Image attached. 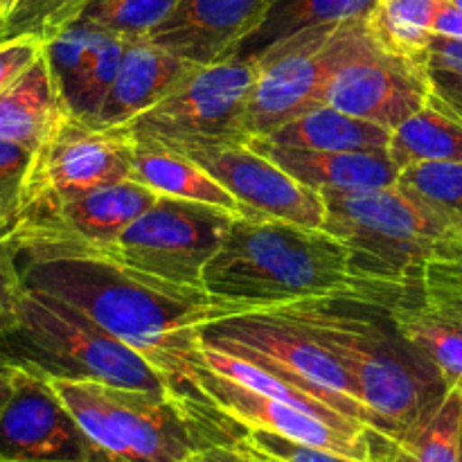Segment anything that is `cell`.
I'll return each mask as SVG.
<instances>
[{
	"label": "cell",
	"mask_w": 462,
	"mask_h": 462,
	"mask_svg": "<svg viewBox=\"0 0 462 462\" xmlns=\"http://www.w3.org/2000/svg\"><path fill=\"white\" fill-rule=\"evenodd\" d=\"M0 460L116 462L90 440L43 374L18 365L0 413Z\"/></svg>",
	"instance_id": "obj_14"
},
{
	"label": "cell",
	"mask_w": 462,
	"mask_h": 462,
	"mask_svg": "<svg viewBox=\"0 0 462 462\" xmlns=\"http://www.w3.org/2000/svg\"><path fill=\"white\" fill-rule=\"evenodd\" d=\"M201 341L296 383L343 418L383 436L377 418L361 400L355 379L337 356L314 337L271 311H253L210 325L203 329Z\"/></svg>",
	"instance_id": "obj_7"
},
{
	"label": "cell",
	"mask_w": 462,
	"mask_h": 462,
	"mask_svg": "<svg viewBox=\"0 0 462 462\" xmlns=\"http://www.w3.org/2000/svg\"><path fill=\"white\" fill-rule=\"evenodd\" d=\"M269 311L300 328L337 356L391 440L427 422L451 393L436 365L397 332L386 310L298 302Z\"/></svg>",
	"instance_id": "obj_3"
},
{
	"label": "cell",
	"mask_w": 462,
	"mask_h": 462,
	"mask_svg": "<svg viewBox=\"0 0 462 462\" xmlns=\"http://www.w3.org/2000/svg\"><path fill=\"white\" fill-rule=\"evenodd\" d=\"M194 68H199L197 63L170 52L152 39L126 41L116 84L104 99L95 125H126L167 97Z\"/></svg>",
	"instance_id": "obj_21"
},
{
	"label": "cell",
	"mask_w": 462,
	"mask_h": 462,
	"mask_svg": "<svg viewBox=\"0 0 462 462\" xmlns=\"http://www.w3.org/2000/svg\"><path fill=\"white\" fill-rule=\"evenodd\" d=\"M393 162H462V120L429 97V104L393 129L388 144Z\"/></svg>",
	"instance_id": "obj_26"
},
{
	"label": "cell",
	"mask_w": 462,
	"mask_h": 462,
	"mask_svg": "<svg viewBox=\"0 0 462 462\" xmlns=\"http://www.w3.org/2000/svg\"><path fill=\"white\" fill-rule=\"evenodd\" d=\"M23 284L57 296L149 361L176 397L206 404L197 393L201 334L233 316L260 311L140 273L99 253L66 244H9Z\"/></svg>",
	"instance_id": "obj_1"
},
{
	"label": "cell",
	"mask_w": 462,
	"mask_h": 462,
	"mask_svg": "<svg viewBox=\"0 0 462 462\" xmlns=\"http://www.w3.org/2000/svg\"><path fill=\"white\" fill-rule=\"evenodd\" d=\"M365 18L314 27L253 54L257 77L248 99L251 138L271 135L302 113L323 106L329 77L365 30Z\"/></svg>",
	"instance_id": "obj_9"
},
{
	"label": "cell",
	"mask_w": 462,
	"mask_h": 462,
	"mask_svg": "<svg viewBox=\"0 0 462 462\" xmlns=\"http://www.w3.org/2000/svg\"><path fill=\"white\" fill-rule=\"evenodd\" d=\"M233 427L235 424L226 418L224 429H221V440L217 442V445L224 447V454H226V458H228V462H275V460H271L269 456L260 454V451H255V449H251L248 445H244V442L235 436Z\"/></svg>",
	"instance_id": "obj_39"
},
{
	"label": "cell",
	"mask_w": 462,
	"mask_h": 462,
	"mask_svg": "<svg viewBox=\"0 0 462 462\" xmlns=\"http://www.w3.org/2000/svg\"><path fill=\"white\" fill-rule=\"evenodd\" d=\"M32 156V149L0 140V237H7L21 215Z\"/></svg>",
	"instance_id": "obj_33"
},
{
	"label": "cell",
	"mask_w": 462,
	"mask_h": 462,
	"mask_svg": "<svg viewBox=\"0 0 462 462\" xmlns=\"http://www.w3.org/2000/svg\"><path fill=\"white\" fill-rule=\"evenodd\" d=\"M427 66L433 70L462 72V39H449V36H433L429 45Z\"/></svg>",
	"instance_id": "obj_38"
},
{
	"label": "cell",
	"mask_w": 462,
	"mask_h": 462,
	"mask_svg": "<svg viewBox=\"0 0 462 462\" xmlns=\"http://www.w3.org/2000/svg\"><path fill=\"white\" fill-rule=\"evenodd\" d=\"M397 332L462 393V284H436L388 311Z\"/></svg>",
	"instance_id": "obj_20"
},
{
	"label": "cell",
	"mask_w": 462,
	"mask_h": 462,
	"mask_svg": "<svg viewBox=\"0 0 462 462\" xmlns=\"http://www.w3.org/2000/svg\"><path fill=\"white\" fill-rule=\"evenodd\" d=\"M176 5L179 0H90L81 18L125 41L149 39Z\"/></svg>",
	"instance_id": "obj_31"
},
{
	"label": "cell",
	"mask_w": 462,
	"mask_h": 462,
	"mask_svg": "<svg viewBox=\"0 0 462 462\" xmlns=\"http://www.w3.org/2000/svg\"><path fill=\"white\" fill-rule=\"evenodd\" d=\"M436 34L449 36V39H462V9L451 3L442 5L436 18Z\"/></svg>",
	"instance_id": "obj_40"
},
{
	"label": "cell",
	"mask_w": 462,
	"mask_h": 462,
	"mask_svg": "<svg viewBox=\"0 0 462 462\" xmlns=\"http://www.w3.org/2000/svg\"><path fill=\"white\" fill-rule=\"evenodd\" d=\"M391 135L393 131L386 126L323 104L264 138L314 152H388Z\"/></svg>",
	"instance_id": "obj_24"
},
{
	"label": "cell",
	"mask_w": 462,
	"mask_h": 462,
	"mask_svg": "<svg viewBox=\"0 0 462 462\" xmlns=\"http://www.w3.org/2000/svg\"><path fill=\"white\" fill-rule=\"evenodd\" d=\"M48 382L90 440L116 462H189L210 445L192 404L174 395L97 382Z\"/></svg>",
	"instance_id": "obj_6"
},
{
	"label": "cell",
	"mask_w": 462,
	"mask_h": 462,
	"mask_svg": "<svg viewBox=\"0 0 462 462\" xmlns=\"http://www.w3.org/2000/svg\"><path fill=\"white\" fill-rule=\"evenodd\" d=\"M23 289L25 284H23L21 269H18L16 253L9 246L7 239L0 237V338L12 332V328L16 325Z\"/></svg>",
	"instance_id": "obj_35"
},
{
	"label": "cell",
	"mask_w": 462,
	"mask_h": 462,
	"mask_svg": "<svg viewBox=\"0 0 462 462\" xmlns=\"http://www.w3.org/2000/svg\"><path fill=\"white\" fill-rule=\"evenodd\" d=\"M45 52V43L34 36L0 41V93L21 79Z\"/></svg>",
	"instance_id": "obj_36"
},
{
	"label": "cell",
	"mask_w": 462,
	"mask_h": 462,
	"mask_svg": "<svg viewBox=\"0 0 462 462\" xmlns=\"http://www.w3.org/2000/svg\"><path fill=\"white\" fill-rule=\"evenodd\" d=\"M239 217L203 203L158 197L120 237L102 248H86L140 273L203 287V271L224 244Z\"/></svg>",
	"instance_id": "obj_11"
},
{
	"label": "cell",
	"mask_w": 462,
	"mask_h": 462,
	"mask_svg": "<svg viewBox=\"0 0 462 462\" xmlns=\"http://www.w3.org/2000/svg\"><path fill=\"white\" fill-rule=\"evenodd\" d=\"M395 185L462 226V162H413L400 171Z\"/></svg>",
	"instance_id": "obj_30"
},
{
	"label": "cell",
	"mask_w": 462,
	"mask_h": 462,
	"mask_svg": "<svg viewBox=\"0 0 462 462\" xmlns=\"http://www.w3.org/2000/svg\"><path fill=\"white\" fill-rule=\"evenodd\" d=\"M462 436V393L451 391L424 424L397 440L377 438L374 462H458Z\"/></svg>",
	"instance_id": "obj_27"
},
{
	"label": "cell",
	"mask_w": 462,
	"mask_h": 462,
	"mask_svg": "<svg viewBox=\"0 0 462 462\" xmlns=\"http://www.w3.org/2000/svg\"><path fill=\"white\" fill-rule=\"evenodd\" d=\"M156 201L158 194L147 185L125 179L18 221L5 239L9 244L43 242L102 248L120 237Z\"/></svg>",
	"instance_id": "obj_16"
},
{
	"label": "cell",
	"mask_w": 462,
	"mask_h": 462,
	"mask_svg": "<svg viewBox=\"0 0 462 462\" xmlns=\"http://www.w3.org/2000/svg\"><path fill=\"white\" fill-rule=\"evenodd\" d=\"M248 144L319 194L373 192L391 188L400 176V167L388 152H314L269 138H251Z\"/></svg>",
	"instance_id": "obj_19"
},
{
	"label": "cell",
	"mask_w": 462,
	"mask_h": 462,
	"mask_svg": "<svg viewBox=\"0 0 462 462\" xmlns=\"http://www.w3.org/2000/svg\"><path fill=\"white\" fill-rule=\"evenodd\" d=\"M0 462H3V460H0Z\"/></svg>",
	"instance_id": "obj_47"
},
{
	"label": "cell",
	"mask_w": 462,
	"mask_h": 462,
	"mask_svg": "<svg viewBox=\"0 0 462 462\" xmlns=\"http://www.w3.org/2000/svg\"><path fill=\"white\" fill-rule=\"evenodd\" d=\"M131 179L147 185L158 197L203 203L235 217H244L237 199L224 185L217 183L199 162L176 149L153 143H135Z\"/></svg>",
	"instance_id": "obj_22"
},
{
	"label": "cell",
	"mask_w": 462,
	"mask_h": 462,
	"mask_svg": "<svg viewBox=\"0 0 462 462\" xmlns=\"http://www.w3.org/2000/svg\"><path fill=\"white\" fill-rule=\"evenodd\" d=\"M189 462H228L224 454V447L217 445V442H212V445H208L206 449L199 451L197 456H194Z\"/></svg>",
	"instance_id": "obj_42"
},
{
	"label": "cell",
	"mask_w": 462,
	"mask_h": 462,
	"mask_svg": "<svg viewBox=\"0 0 462 462\" xmlns=\"http://www.w3.org/2000/svg\"><path fill=\"white\" fill-rule=\"evenodd\" d=\"M194 386L206 406L215 409L217 413L228 418L237 427L278 433L289 440L334 451V454L347 456V458L359 462H374V440L383 438L370 431L334 427V424L305 413L296 406L248 391V388L221 377L215 370L206 368L203 364Z\"/></svg>",
	"instance_id": "obj_15"
},
{
	"label": "cell",
	"mask_w": 462,
	"mask_h": 462,
	"mask_svg": "<svg viewBox=\"0 0 462 462\" xmlns=\"http://www.w3.org/2000/svg\"><path fill=\"white\" fill-rule=\"evenodd\" d=\"M134 144L125 126H99L63 108L34 149L16 224L104 185L131 179Z\"/></svg>",
	"instance_id": "obj_10"
},
{
	"label": "cell",
	"mask_w": 462,
	"mask_h": 462,
	"mask_svg": "<svg viewBox=\"0 0 462 462\" xmlns=\"http://www.w3.org/2000/svg\"><path fill=\"white\" fill-rule=\"evenodd\" d=\"M224 185L244 210V219H273L302 228H325L323 194L298 183L278 162L248 143L192 144L176 149Z\"/></svg>",
	"instance_id": "obj_13"
},
{
	"label": "cell",
	"mask_w": 462,
	"mask_h": 462,
	"mask_svg": "<svg viewBox=\"0 0 462 462\" xmlns=\"http://www.w3.org/2000/svg\"><path fill=\"white\" fill-rule=\"evenodd\" d=\"M63 108L66 106L43 52L21 79L0 93V140L34 152Z\"/></svg>",
	"instance_id": "obj_23"
},
{
	"label": "cell",
	"mask_w": 462,
	"mask_h": 462,
	"mask_svg": "<svg viewBox=\"0 0 462 462\" xmlns=\"http://www.w3.org/2000/svg\"><path fill=\"white\" fill-rule=\"evenodd\" d=\"M14 379H16V365L0 356V413H3L5 404L12 397Z\"/></svg>",
	"instance_id": "obj_41"
},
{
	"label": "cell",
	"mask_w": 462,
	"mask_h": 462,
	"mask_svg": "<svg viewBox=\"0 0 462 462\" xmlns=\"http://www.w3.org/2000/svg\"><path fill=\"white\" fill-rule=\"evenodd\" d=\"M0 356L48 379L97 382L176 397L167 379L144 356L84 311L39 289H23L18 320L0 338Z\"/></svg>",
	"instance_id": "obj_5"
},
{
	"label": "cell",
	"mask_w": 462,
	"mask_h": 462,
	"mask_svg": "<svg viewBox=\"0 0 462 462\" xmlns=\"http://www.w3.org/2000/svg\"><path fill=\"white\" fill-rule=\"evenodd\" d=\"M18 0H0V30H3L5 21L9 18V14L14 12V7H16Z\"/></svg>",
	"instance_id": "obj_43"
},
{
	"label": "cell",
	"mask_w": 462,
	"mask_h": 462,
	"mask_svg": "<svg viewBox=\"0 0 462 462\" xmlns=\"http://www.w3.org/2000/svg\"><path fill=\"white\" fill-rule=\"evenodd\" d=\"M257 77L255 57L199 66L156 106L122 125L134 143L170 149L248 143V99Z\"/></svg>",
	"instance_id": "obj_8"
},
{
	"label": "cell",
	"mask_w": 462,
	"mask_h": 462,
	"mask_svg": "<svg viewBox=\"0 0 462 462\" xmlns=\"http://www.w3.org/2000/svg\"><path fill=\"white\" fill-rule=\"evenodd\" d=\"M429 97V68L379 48L368 25L325 88L328 106L391 131L427 106Z\"/></svg>",
	"instance_id": "obj_12"
},
{
	"label": "cell",
	"mask_w": 462,
	"mask_h": 462,
	"mask_svg": "<svg viewBox=\"0 0 462 462\" xmlns=\"http://www.w3.org/2000/svg\"><path fill=\"white\" fill-rule=\"evenodd\" d=\"M325 230L374 273L415 287L462 284V226L397 185L361 194H323Z\"/></svg>",
	"instance_id": "obj_4"
},
{
	"label": "cell",
	"mask_w": 462,
	"mask_h": 462,
	"mask_svg": "<svg viewBox=\"0 0 462 462\" xmlns=\"http://www.w3.org/2000/svg\"><path fill=\"white\" fill-rule=\"evenodd\" d=\"M201 364L206 365V368L219 373L221 377H226V379H230V382L239 383V386L248 388V391H255V393H260V395L273 397V400L284 402V404L296 406V409L316 415V418L325 420V422L334 424V427L368 431V429L361 427V424L343 418L338 411H334L332 406L325 404L323 400H319V397H314L311 393L298 388L296 383L287 382V379L278 377V374L269 373V370L260 368V365L251 364V361L239 359V356L228 355V352L217 350V347H212V346H206L203 341H201Z\"/></svg>",
	"instance_id": "obj_28"
},
{
	"label": "cell",
	"mask_w": 462,
	"mask_h": 462,
	"mask_svg": "<svg viewBox=\"0 0 462 462\" xmlns=\"http://www.w3.org/2000/svg\"><path fill=\"white\" fill-rule=\"evenodd\" d=\"M0 41H3V32H0Z\"/></svg>",
	"instance_id": "obj_46"
},
{
	"label": "cell",
	"mask_w": 462,
	"mask_h": 462,
	"mask_svg": "<svg viewBox=\"0 0 462 462\" xmlns=\"http://www.w3.org/2000/svg\"><path fill=\"white\" fill-rule=\"evenodd\" d=\"M374 3L377 0H275L264 25L242 48V57H253L278 41L314 27L365 18Z\"/></svg>",
	"instance_id": "obj_29"
},
{
	"label": "cell",
	"mask_w": 462,
	"mask_h": 462,
	"mask_svg": "<svg viewBox=\"0 0 462 462\" xmlns=\"http://www.w3.org/2000/svg\"><path fill=\"white\" fill-rule=\"evenodd\" d=\"M273 5L275 0H179L149 39L197 66H210L242 52Z\"/></svg>",
	"instance_id": "obj_17"
},
{
	"label": "cell",
	"mask_w": 462,
	"mask_h": 462,
	"mask_svg": "<svg viewBox=\"0 0 462 462\" xmlns=\"http://www.w3.org/2000/svg\"><path fill=\"white\" fill-rule=\"evenodd\" d=\"M90 0H18L3 25V41L34 36L48 43L66 27L79 21Z\"/></svg>",
	"instance_id": "obj_32"
},
{
	"label": "cell",
	"mask_w": 462,
	"mask_h": 462,
	"mask_svg": "<svg viewBox=\"0 0 462 462\" xmlns=\"http://www.w3.org/2000/svg\"><path fill=\"white\" fill-rule=\"evenodd\" d=\"M458 462H462V436H460V458H458Z\"/></svg>",
	"instance_id": "obj_45"
},
{
	"label": "cell",
	"mask_w": 462,
	"mask_h": 462,
	"mask_svg": "<svg viewBox=\"0 0 462 462\" xmlns=\"http://www.w3.org/2000/svg\"><path fill=\"white\" fill-rule=\"evenodd\" d=\"M429 79H431L433 102L462 120V72L429 68Z\"/></svg>",
	"instance_id": "obj_37"
},
{
	"label": "cell",
	"mask_w": 462,
	"mask_h": 462,
	"mask_svg": "<svg viewBox=\"0 0 462 462\" xmlns=\"http://www.w3.org/2000/svg\"><path fill=\"white\" fill-rule=\"evenodd\" d=\"M447 3H451V5H454V7L462 9V0H447Z\"/></svg>",
	"instance_id": "obj_44"
},
{
	"label": "cell",
	"mask_w": 462,
	"mask_h": 462,
	"mask_svg": "<svg viewBox=\"0 0 462 462\" xmlns=\"http://www.w3.org/2000/svg\"><path fill=\"white\" fill-rule=\"evenodd\" d=\"M210 296L260 311L298 302H346L391 311L427 289L368 271L350 246L325 228L273 219L233 221L203 271Z\"/></svg>",
	"instance_id": "obj_2"
},
{
	"label": "cell",
	"mask_w": 462,
	"mask_h": 462,
	"mask_svg": "<svg viewBox=\"0 0 462 462\" xmlns=\"http://www.w3.org/2000/svg\"><path fill=\"white\" fill-rule=\"evenodd\" d=\"M445 3L447 0H377L365 25L379 48L427 66L429 45L436 36V18Z\"/></svg>",
	"instance_id": "obj_25"
},
{
	"label": "cell",
	"mask_w": 462,
	"mask_h": 462,
	"mask_svg": "<svg viewBox=\"0 0 462 462\" xmlns=\"http://www.w3.org/2000/svg\"><path fill=\"white\" fill-rule=\"evenodd\" d=\"M125 45V39L99 30L84 18L45 43V59L68 111L95 122L116 84Z\"/></svg>",
	"instance_id": "obj_18"
},
{
	"label": "cell",
	"mask_w": 462,
	"mask_h": 462,
	"mask_svg": "<svg viewBox=\"0 0 462 462\" xmlns=\"http://www.w3.org/2000/svg\"><path fill=\"white\" fill-rule=\"evenodd\" d=\"M235 436L248 445L251 449L269 456L275 462H359L347 456L334 454V451L319 449V447L302 445V442L289 440V438L278 436V433L260 431V429H242L235 431Z\"/></svg>",
	"instance_id": "obj_34"
}]
</instances>
